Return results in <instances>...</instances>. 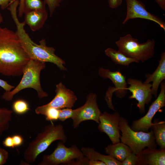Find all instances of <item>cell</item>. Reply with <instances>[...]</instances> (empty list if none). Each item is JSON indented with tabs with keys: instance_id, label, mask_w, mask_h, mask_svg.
I'll return each instance as SVG.
<instances>
[{
	"instance_id": "obj_1",
	"label": "cell",
	"mask_w": 165,
	"mask_h": 165,
	"mask_svg": "<svg viewBox=\"0 0 165 165\" xmlns=\"http://www.w3.org/2000/svg\"><path fill=\"white\" fill-rule=\"evenodd\" d=\"M30 60L16 32L0 27V74L22 75Z\"/></svg>"
},
{
	"instance_id": "obj_2",
	"label": "cell",
	"mask_w": 165,
	"mask_h": 165,
	"mask_svg": "<svg viewBox=\"0 0 165 165\" xmlns=\"http://www.w3.org/2000/svg\"><path fill=\"white\" fill-rule=\"evenodd\" d=\"M18 4L16 2L11 4L7 8L11 13L16 27V31L24 50L30 59L44 63L49 62L56 65L61 70L66 71L64 66L65 62L55 54V49L47 46L46 40L42 39L39 44L34 42L26 32L24 28L25 25L23 22H20L17 15Z\"/></svg>"
},
{
	"instance_id": "obj_3",
	"label": "cell",
	"mask_w": 165,
	"mask_h": 165,
	"mask_svg": "<svg viewBox=\"0 0 165 165\" xmlns=\"http://www.w3.org/2000/svg\"><path fill=\"white\" fill-rule=\"evenodd\" d=\"M67 139L62 125H54L53 123L47 125L44 130L29 143L24 151V158L27 162L33 163L38 156L54 141L59 140L64 143Z\"/></svg>"
},
{
	"instance_id": "obj_4",
	"label": "cell",
	"mask_w": 165,
	"mask_h": 165,
	"mask_svg": "<svg viewBox=\"0 0 165 165\" xmlns=\"http://www.w3.org/2000/svg\"><path fill=\"white\" fill-rule=\"evenodd\" d=\"M45 67V63L30 59L24 69L19 83L11 90L5 91L2 98L7 101H10L16 94L28 88L35 90L40 98L47 97L48 94L42 89L40 81L41 72Z\"/></svg>"
},
{
	"instance_id": "obj_5",
	"label": "cell",
	"mask_w": 165,
	"mask_h": 165,
	"mask_svg": "<svg viewBox=\"0 0 165 165\" xmlns=\"http://www.w3.org/2000/svg\"><path fill=\"white\" fill-rule=\"evenodd\" d=\"M119 128L122 133L121 142L128 146L132 152L136 155L145 148H157L152 129L148 132L135 131L129 125L127 120L123 117H120Z\"/></svg>"
},
{
	"instance_id": "obj_6",
	"label": "cell",
	"mask_w": 165,
	"mask_h": 165,
	"mask_svg": "<svg viewBox=\"0 0 165 165\" xmlns=\"http://www.w3.org/2000/svg\"><path fill=\"white\" fill-rule=\"evenodd\" d=\"M118 50L127 57L144 62L154 56L155 41L148 39L140 43L130 34L120 37L116 42Z\"/></svg>"
},
{
	"instance_id": "obj_7",
	"label": "cell",
	"mask_w": 165,
	"mask_h": 165,
	"mask_svg": "<svg viewBox=\"0 0 165 165\" xmlns=\"http://www.w3.org/2000/svg\"><path fill=\"white\" fill-rule=\"evenodd\" d=\"M85 157L82 152L75 145L68 148L61 141L58 143L53 152L44 155L38 165H58L60 164L74 165L76 160Z\"/></svg>"
},
{
	"instance_id": "obj_8",
	"label": "cell",
	"mask_w": 165,
	"mask_h": 165,
	"mask_svg": "<svg viewBox=\"0 0 165 165\" xmlns=\"http://www.w3.org/2000/svg\"><path fill=\"white\" fill-rule=\"evenodd\" d=\"M55 92V97L50 102L36 108V113L44 115L46 109L50 107L60 109L74 107L77 97L72 91L66 88L60 82L56 85Z\"/></svg>"
},
{
	"instance_id": "obj_9",
	"label": "cell",
	"mask_w": 165,
	"mask_h": 165,
	"mask_svg": "<svg viewBox=\"0 0 165 165\" xmlns=\"http://www.w3.org/2000/svg\"><path fill=\"white\" fill-rule=\"evenodd\" d=\"M97 96L91 93L86 97V101L82 106L77 108V111L72 119L74 128H78L82 122L91 120L99 124V117L101 113L97 102Z\"/></svg>"
},
{
	"instance_id": "obj_10",
	"label": "cell",
	"mask_w": 165,
	"mask_h": 165,
	"mask_svg": "<svg viewBox=\"0 0 165 165\" xmlns=\"http://www.w3.org/2000/svg\"><path fill=\"white\" fill-rule=\"evenodd\" d=\"M160 91L156 99L152 103L147 113L138 119L134 121L130 127L133 130L148 132L152 125L154 116L160 109L165 106V81L160 84Z\"/></svg>"
},
{
	"instance_id": "obj_11",
	"label": "cell",
	"mask_w": 165,
	"mask_h": 165,
	"mask_svg": "<svg viewBox=\"0 0 165 165\" xmlns=\"http://www.w3.org/2000/svg\"><path fill=\"white\" fill-rule=\"evenodd\" d=\"M126 81L127 84L129 85L127 90L132 93L129 98L135 99L138 101L137 106L140 112L144 113L145 112V105L148 104L152 97V84L145 83L140 80L131 78H127Z\"/></svg>"
},
{
	"instance_id": "obj_12",
	"label": "cell",
	"mask_w": 165,
	"mask_h": 165,
	"mask_svg": "<svg viewBox=\"0 0 165 165\" xmlns=\"http://www.w3.org/2000/svg\"><path fill=\"white\" fill-rule=\"evenodd\" d=\"M120 117L117 112L112 114L104 112L101 113L99 117L97 128L101 132L104 133L108 136L112 144L120 142L119 124Z\"/></svg>"
},
{
	"instance_id": "obj_13",
	"label": "cell",
	"mask_w": 165,
	"mask_h": 165,
	"mask_svg": "<svg viewBox=\"0 0 165 165\" xmlns=\"http://www.w3.org/2000/svg\"><path fill=\"white\" fill-rule=\"evenodd\" d=\"M127 4L126 17L122 22L124 24L129 20L136 18L148 20L158 24L165 31V22L160 18L151 13L144 5L138 0H125Z\"/></svg>"
},
{
	"instance_id": "obj_14",
	"label": "cell",
	"mask_w": 165,
	"mask_h": 165,
	"mask_svg": "<svg viewBox=\"0 0 165 165\" xmlns=\"http://www.w3.org/2000/svg\"><path fill=\"white\" fill-rule=\"evenodd\" d=\"M99 75L104 79H109L114 84L115 87L109 88L108 90L112 95L115 93L117 97H124L128 92L127 83L125 75L119 70L114 72L103 68H100L98 71Z\"/></svg>"
},
{
	"instance_id": "obj_15",
	"label": "cell",
	"mask_w": 165,
	"mask_h": 165,
	"mask_svg": "<svg viewBox=\"0 0 165 165\" xmlns=\"http://www.w3.org/2000/svg\"><path fill=\"white\" fill-rule=\"evenodd\" d=\"M137 156V165H165V149L147 148Z\"/></svg>"
},
{
	"instance_id": "obj_16",
	"label": "cell",
	"mask_w": 165,
	"mask_h": 165,
	"mask_svg": "<svg viewBox=\"0 0 165 165\" xmlns=\"http://www.w3.org/2000/svg\"><path fill=\"white\" fill-rule=\"evenodd\" d=\"M144 82L149 83L152 82L151 88L152 95L157 97L158 88L161 82L165 79V52L161 53L159 64L155 71L152 74L147 73Z\"/></svg>"
},
{
	"instance_id": "obj_17",
	"label": "cell",
	"mask_w": 165,
	"mask_h": 165,
	"mask_svg": "<svg viewBox=\"0 0 165 165\" xmlns=\"http://www.w3.org/2000/svg\"><path fill=\"white\" fill-rule=\"evenodd\" d=\"M24 22L29 27L32 31H35L42 28L48 18L46 11L34 10L26 13Z\"/></svg>"
},
{
	"instance_id": "obj_18",
	"label": "cell",
	"mask_w": 165,
	"mask_h": 165,
	"mask_svg": "<svg viewBox=\"0 0 165 165\" xmlns=\"http://www.w3.org/2000/svg\"><path fill=\"white\" fill-rule=\"evenodd\" d=\"M105 152L120 162L132 153L128 146L122 142L109 144L105 148Z\"/></svg>"
},
{
	"instance_id": "obj_19",
	"label": "cell",
	"mask_w": 165,
	"mask_h": 165,
	"mask_svg": "<svg viewBox=\"0 0 165 165\" xmlns=\"http://www.w3.org/2000/svg\"><path fill=\"white\" fill-rule=\"evenodd\" d=\"M80 150L84 156L89 159L101 161L106 165H122L121 162L112 156L101 154L93 148L83 147Z\"/></svg>"
},
{
	"instance_id": "obj_20",
	"label": "cell",
	"mask_w": 165,
	"mask_h": 165,
	"mask_svg": "<svg viewBox=\"0 0 165 165\" xmlns=\"http://www.w3.org/2000/svg\"><path fill=\"white\" fill-rule=\"evenodd\" d=\"M105 55L109 57L115 64L126 67L133 62L139 63L138 60L127 57L121 52L112 48H108L105 51Z\"/></svg>"
},
{
	"instance_id": "obj_21",
	"label": "cell",
	"mask_w": 165,
	"mask_h": 165,
	"mask_svg": "<svg viewBox=\"0 0 165 165\" xmlns=\"http://www.w3.org/2000/svg\"><path fill=\"white\" fill-rule=\"evenodd\" d=\"M151 129L153 131L157 145L160 148L165 149V122L156 119Z\"/></svg>"
},
{
	"instance_id": "obj_22",
	"label": "cell",
	"mask_w": 165,
	"mask_h": 165,
	"mask_svg": "<svg viewBox=\"0 0 165 165\" xmlns=\"http://www.w3.org/2000/svg\"><path fill=\"white\" fill-rule=\"evenodd\" d=\"M13 113L12 110L0 107V135L9 129Z\"/></svg>"
},
{
	"instance_id": "obj_23",
	"label": "cell",
	"mask_w": 165,
	"mask_h": 165,
	"mask_svg": "<svg viewBox=\"0 0 165 165\" xmlns=\"http://www.w3.org/2000/svg\"><path fill=\"white\" fill-rule=\"evenodd\" d=\"M46 5L42 0H24V14L34 10L46 11Z\"/></svg>"
},
{
	"instance_id": "obj_24",
	"label": "cell",
	"mask_w": 165,
	"mask_h": 165,
	"mask_svg": "<svg viewBox=\"0 0 165 165\" xmlns=\"http://www.w3.org/2000/svg\"><path fill=\"white\" fill-rule=\"evenodd\" d=\"M12 108L13 111L18 114H23L30 110L27 102L21 99L14 101L13 104Z\"/></svg>"
},
{
	"instance_id": "obj_25",
	"label": "cell",
	"mask_w": 165,
	"mask_h": 165,
	"mask_svg": "<svg viewBox=\"0 0 165 165\" xmlns=\"http://www.w3.org/2000/svg\"><path fill=\"white\" fill-rule=\"evenodd\" d=\"M77 110V108L72 109L71 108H69L59 109L58 119L61 121H64L68 119H72L75 115Z\"/></svg>"
},
{
	"instance_id": "obj_26",
	"label": "cell",
	"mask_w": 165,
	"mask_h": 165,
	"mask_svg": "<svg viewBox=\"0 0 165 165\" xmlns=\"http://www.w3.org/2000/svg\"><path fill=\"white\" fill-rule=\"evenodd\" d=\"M59 109L50 107L46 111L44 115L46 116V119L47 121L57 120L58 119Z\"/></svg>"
},
{
	"instance_id": "obj_27",
	"label": "cell",
	"mask_w": 165,
	"mask_h": 165,
	"mask_svg": "<svg viewBox=\"0 0 165 165\" xmlns=\"http://www.w3.org/2000/svg\"><path fill=\"white\" fill-rule=\"evenodd\" d=\"M63 0H44L49 8L50 16H51L56 9L59 7Z\"/></svg>"
},
{
	"instance_id": "obj_28",
	"label": "cell",
	"mask_w": 165,
	"mask_h": 165,
	"mask_svg": "<svg viewBox=\"0 0 165 165\" xmlns=\"http://www.w3.org/2000/svg\"><path fill=\"white\" fill-rule=\"evenodd\" d=\"M137 160L138 157L133 152H132L121 162L122 165H137Z\"/></svg>"
},
{
	"instance_id": "obj_29",
	"label": "cell",
	"mask_w": 165,
	"mask_h": 165,
	"mask_svg": "<svg viewBox=\"0 0 165 165\" xmlns=\"http://www.w3.org/2000/svg\"><path fill=\"white\" fill-rule=\"evenodd\" d=\"M9 157L8 152L0 147V165L4 164L6 162Z\"/></svg>"
},
{
	"instance_id": "obj_30",
	"label": "cell",
	"mask_w": 165,
	"mask_h": 165,
	"mask_svg": "<svg viewBox=\"0 0 165 165\" xmlns=\"http://www.w3.org/2000/svg\"><path fill=\"white\" fill-rule=\"evenodd\" d=\"M0 86L5 90V91H9L15 88L14 86L9 84L6 81L1 79Z\"/></svg>"
},
{
	"instance_id": "obj_31",
	"label": "cell",
	"mask_w": 165,
	"mask_h": 165,
	"mask_svg": "<svg viewBox=\"0 0 165 165\" xmlns=\"http://www.w3.org/2000/svg\"><path fill=\"white\" fill-rule=\"evenodd\" d=\"M4 146L7 147L14 148L15 147L12 137H7L2 142Z\"/></svg>"
},
{
	"instance_id": "obj_32",
	"label": "cell",
	"mask_w": 165,
	"mask_h": 165,
	"mask_svg": "<svg viewBox=\"0 0 165 165\" xmlns=\"http://www.w3.org/2000/svg\"><path fill=\"white\" fill-rule=\"evenodd\" d=\"M15 147L20 146L22 143L23 139L22 137L19 135H16L12 137Z\"/></svg>"
},
{
	"instance_id": "obj_33",
	"label": "cell",
	"mask_w": 165,
	"mask_h": 165,
	"mask_svg": "<svg viewBox=\"0 0 165 165\" xmlns=\"http://www.w3.org/2000/svg\"><path fill=\"white\" fill-rule=\"evenodd\" d=\"M122 0H108L109 6L112 9H116L122 4Z\"/></svg>"
},
{
	"instance_id": "obj_34",
	"label": "cell",
	"mask_w": 165,
	"mask_h": 165,
	"mask_svg": "<svg viewBox=\"0 0 165 165\" xmlns=\"http://www.w3.org/2000/svg\"><path fill=\"white\" fill-rule=\"evenodd\" d=\"M14 0H0V6L1 9H4L7 8L9 5Z\"/></svg>"
},
{
	"instance_id": "obj_35",
	"label": "cell",
	"mask_w": 165,
	"mask_h": 165,
	"mask_svg": "<svg viewBox=\"0 0 165 165\" xmlns=\"http://www.w3.org/2000/svg\"><path fill=\"white\" fill-rule=\"evenodd\" d=\"M87 165H106V164L101 161L88 159L87 161Z\"/></svg>"
},
{
	"instance_id": "obj_36",
	"label": "cell",
	"mask_w": 165,
	"mask_h": 165,
	"mask_svg": "<svg viewBox=\"0 0 165 165\" xmlns=\"http://www.w3.org/2000/svg\"><path fill=\"white\" fill-rule=\"evenodd\" d=\"M24 0H19V4L18 7V16L22 17L24 14L23 11Z\"/></svg>"
},
{
	"instance_id": "obj_37",
	"label": "cell",
	"mask_w": 165,
	"mask_h": 165,
	"mask_svg": "<svg viewBox=\"0 0 165 165\" xmlns=\"http://www.w3.org/2000/svg\"><path fill=\"white\" fill-rule=\"evenodd\" d=\"M160 7L164 11H165V0H155Z\"/></svg>"
},
{
	"instance_id": "obj_38",
	"label": "cell",
	"mask_w": 165,
	"mask_h": 165,
	"mask_svg": "<svg viewBox=\"0 0 165 165\" xmlns=\"http://www.w3.org/2000/svg\"><path fill=\"white\" fill-rule=\"evenodd\" d=\"M3 22V18L1 13L0 12V24Z\"/></svg>"
}]
</instances>
